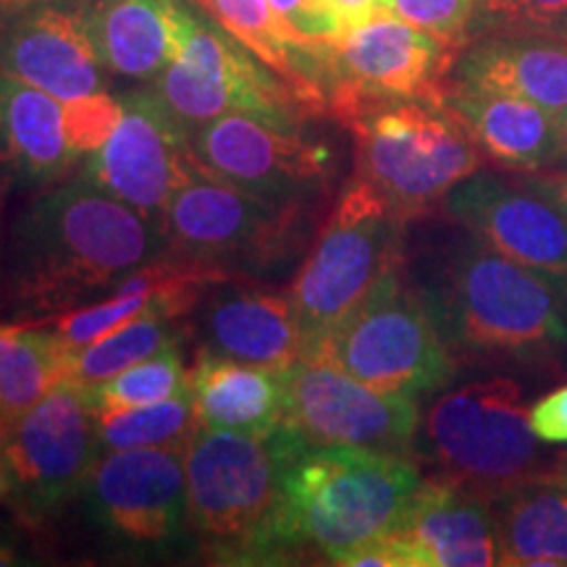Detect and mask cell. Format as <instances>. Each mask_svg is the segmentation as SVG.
Listing matches in <instances>:
<instances>
[{"instance_id": "obj_41", "label": "cell", "mask_w": 567, "mask_h": 567, "mask_svg": "<svg viewBox=\"0 0 567 567\" xmlns=\"http://www.w3.org/2000/svg\"><path fill=\"white\" fill-rule=\"evenodd\" d=\"M11 494V481H9V473H6V467L0 465V496Z\"/></svg>"}, {"instance_id": "obj_37", "label": "cell", "mask_w": 567, "mask_h": 567, "mask_svg": "<svg viewBox=\"0 0 567 567\" xmlns=\"http://www.w3.org/2000/svg\"><path fill=\"white\" fill-rule=\"evenodd\" d=\"M329 3L339 17L344 34L371 21L373 17H379V13L389 11V0H329Z\"/></svg>"}, {"instance_id": "obj_27", "label": "cell", "mask_w": 567, "mask_h": 567, "mask_svg": "<svg viewBox=\"0 0 567 567\" xmlns=\"http://www.w3.org/2000/svg\"><path fill=\"white\" fill-rule=\"evenodd\" d=\"M213 19L239 40L255 59L268 63L302 103L326 97L329 84V48H302L284 32L268 0H200Z\"/></svg>"}, {"instance_id": "obj_9", "label": "cell", "mask_w": 567, "mask_h": 567, "mask_svg": "<svg viewBox=\"0 0 567 567\" xmlns=\"http://www.w3.org/2000/svg\"><path fill=\"white\" fill-rule=\"evenodd\" d=\"M308 358L342 368L379 392L413 400L444 389L457 371L455 352L423 295L408 287L402 266Z\"/></svg>"}, {"instance_id": "obj_45", "label": "cell", "mask_w": 567, "mask_h": 567, "mask_svg": "<svg viewBox=\"0 0 567 567\" xmlns=\"http://www.w3.org/2000/svg\"><path fill=\"white\" fill-rule=\"evenodd\" d=\"M0 260H3V237H0Z\"/></svg>"}, {"instance_id": "obj_30", "label": "cell", "mask_w": 567, "mask_h": 567, "mask_svg": "<svg viewBox=\"0 0 567 567\" xmlns=\"http://www.w3.org/2000/svg\"><path fill=\"white\" fill-rule=\"evenodd\" d=\"M97 444L103 452L142 446H187L200 425L193 389L151 405L95 413Z\"/></svg>"}, {"instance_id": "obj_38", "label": "cell", "mask_w": 567, "mask_h": 567, "mask_svg": "<svg viewBox=\"0 0 567 567\" xmlns=\"http://www.w3.org/2000/svg\"><path fill=\"white\" fill-rule=\"evenodd\" d=\"M528 189H534L536 195H542L544 200H549L555 208H559L567 216V174L565 172H530L528 179H523Z\"/></svg>"}, {"instance_id": "obj_21", "label": "cell", "mask_w": 567, "mask_h": 567, "mask_svg": "<svg viewBox=\"0 0 567 567\" xmlns=\"http://www.w3.org/2000/svg\"><path fill=\"white\" fill-rule=\"evenodd\" d=\"M203 350L284 373L302 358V329L292 297L229 287L200 316Z\"/></svg>"}, {"instance_id": "obj_43", "label": "cell", "mask_w": 567, "mask_h": 567, "mask_svg": "<svg viewBox=\"0 0 567 567\" xmlns=\"http://www.w3.org/2000/svg\"><path fill=\"white\" fill-rule=\"evenodd\" d=\"M3 6H32L38 3V0H0Z\"/></svg>"}, {"instance_id": "obj_20", "label": "cell", "mask_w": 567, "mask_h": 567, "mask_svg": "<svg viewBox=\"0 0 567 567\" xmlns=\"http://www.w3.org/2000/svg\"><path fill=\"white\" fill-rule=\"evenodd\" d=\"M80 155L63 132V103L0 69V195L40 193Z\"/></svg>"}, {"instance_id": "obj_10", "label": "cell", "mask_w": 567, "mask_h": 567, "mask_svg": "<svg viewBox=\"0 0 567 567\" xmlns=\"http://www.w3.org/2000/svg\"><path fill=\"white\" fill-rule=\"evenodd\" d=\"M101 457L95 413L82 386L61 381L13 417L0 444V465L24 517H51L84 492Z\"/></svg>"}, {"instance_id": "obj_18", "label": "cell", "mask_w": 567, "mask_h": 567, "mask_svg": "<svg viewBox=\"0 0 567 567\" xmlns=\"http://www.w3.org/2000/svg\"><path fill=\"white\" fill-rule=\"evenodd\" d=\"M0 69L66 103L101 92L105 66L82 13L45 6L0 24Z\"/></svg>"}, {"instance_id": "obj_1", "label": "cell", "mask_w": 567, "mask_h": 567, "mask_svg": "<svg viewBox=\"0 0 567 567\" xmlns=\"http://www.w3.org/2000/svg\"><path fill=\"white\" fill-rule=\"evenodd\" d=\"M168 258L158 224L90 179L40 189L13 218L0 260V308L21 316L105 297L140 268Z\"/></svg>"}, {"instance_id": "obj_22", "label": "cell", "mask_w": 567, "mask_h": 567, "mask_svg": "<svg viewBox=\"0 0 567 567\" xmlns=\"http://www.w3.org/2000/svg\"><path fill=\"white\" fill-rule=\"evenodd\" d=\"M455 84L523 97L559 116L567 109V34L509 32L481 40L457 61Z\"/></svg>"}, {"instance_id": "obj_19", "label": "cell", "mask_w": 567, "mask_h": 567, "mask_svg": "<svg viewBox=\"0 0 567 567\" xmlns=\"http://www.w3.org/2000/svg\"><path fill=\"white\" fill-rule=\"evenodd\" d=\"M386 536L402 551L405 567L499 565L492 502L436 478H423L400 526Z\"/></svg>"}, {"instance_id": "obj_4", "label": "cell", "mask_w": 567, "mask_h": 567, "mask_svg": "<svg viewBox=\"0 0 567 567\" xmlns=\"http://www.w3.org/2000/svg\"><path fill=\"white\" fill-rule=\"evenodd\" d=\"M295 431L243 434L197 425L184 452L187 526L210 555L234 565L284 563L279 505Z\"/></svg>"}, {"instance_id": "obj_17", "label": "cell", "mask_w": 567, "mask_h": 567, "mask_svg": "<svg viewBox=\"0 0 567 567\" xmlns=\"http://www.w3.org/2000/svg\"><path fill=\"white\" fill-rule=\"evenodd\" d=\"M444 213L515 264L567 279V216L523 182L476 172L444 197Z\"/></svg>"}, {"instance_id": "obj_44", "label": "cell", "mask_w": 567, "mask_h": 567, "mask_svg": "<svg viewBox=\"0 0 567 567\" xmlns=\"http://www.w3.org/2000/svg\"><path fill=\"white\" fill-rule=\"evenodd\" d=\"M6 429H9V421H6V417H3V413H0V444H3Z\"/></svg>"}, {"instance_id": "obj_7", "label": "cell", "mask_w": 567, "mask_h": 567, "mask_svg": "<svg viewBox=\"0 0 567 567\" xmlns=\"http://www.w3.org/2000/svg\"><path fill=\"white\" fill-rule=\"evenodd\" d=\"M313 200H268L213 179L200 166L166 210L168 255L229 276L289 266L313 226Z\"/></svg>"}, {"instance_id": "obj_24", "label": "cell", "mask_w": 567, "mask_h": 567, "mask_svg": "<svg viewBox=\"0 0 567 567\" xmlns=\"http://www.w3.org/2000/svg\"><path fill=\"white\" fill-rule=\"evenodd\" d=\"M444 101L463 118L481 155L509 172H538L557 161V116L542 105L452 84Z\"/></svg>"}, {"instance_id": "obj_13", "label": "cell", "mask_w": 567, "mask_h": 567, "mask_svg": "<svg viewBox=\"0 0 567 567\" xmlns=\"http://www.w3.org/2000/svg\"><path fill=\"white\" fill-rule=\"evenodd\" d=\"M457 45L379 13L329 51V92L347 122L365 105L442 97V76Z\"/></svg>"}, {"instance_id": "obj_46", "label": "cell", "mask_w": 567, "mask_h": 567, "mask_svg": "<svg viewBox=\"0 0 567 567\" xmlns=\"http://www.w3.org/2000/svg\"><path fill=\"white\" fill-rule=\"evenodd\" d=\"M565 34H567V27H565Z\"/></svg>"}, {"instance_id": "obj_34", "label": "cell", "mask_w": 567, "mask_h": 567, "mask_svg": "<svg viewBox=\"0 0 567 567\" xmlns=\"http://www.w3.org/2000/svg\"><path fill=\"white\" fill-rule=\"evenodd\" d=\"M284 32L302 48H331L344 38L329 0H268Z\"/></svg>"}, {"instance_id": "obj_36", "label": "cell", "mask_w": 567, "mask_h": 567, "mask_svg": "<svg viewBox=\"0 0 567 567\" xmlns=\"http://www.w3.org/2000/svg\"><path fill=\"white\" fill-rule=\"evenodd\" d=\"M536 436L547 444H567V384L542 396L528 410Z\"/></svg>"}, {"instance_id": "obj_35", "label": "cell", "mask_w": 567, "mask_h": 567, "mask_svg": "<svg viewBox=\"0 0 567 567\" xmlns=\"http://www.w3.org/2000/svg\"><path fill=\"white\" fill-rule=\"evenodd\" d=\"M567 27V0H502L473 34L494 32H559Z\"/></svg>"}, {"instance_id": "obj_23", "label": "cell", "mask_w": 567, "mask_h": 567, "mask_svg": "<svg viewBox=\"0 0 567 567\" xmlns=\"http://www.w3.org/2000/svg\"><path fill=\"white\" fill-rule=\"evenodd\" d=\"M193 17L179 0H95L82 21L105 69L155 80L179 51Z\"/></svg>"}, {"instance_id": "obj_15", "label": "cell", "mask_w": 567, "mask_h": 567, "mask_svg": "<svg viewBox=\"0 0 567 567\" xmlns=\"http://www.w3.org/2000/svg\"><path fill=\"white\" fill-rule=\"evenodd\" d=\"M189 142L205 174L268 200H313L326 182L329 153L305 140L297 122L224 113Z\"/></svg>"}, {"instance_id": "obj_31", "label": "cell", "mask_w": 567, "mask_h": 567, "mask_svg": "<svg viewBox=\"0 0 567 567\" xmlns=\"http://www.w3.org/2000/svg\"><path fill=\"white\" fill-rule=\"evenodd\" d=\"M84 389V386H82ZM189 389V373L184 371L179 344H168L151 358L140 360L124 371H118L101 384L87 386L92 413H111V410H126L151 405V402L168 400Z\"/></svg>"}, {"instance_id": "obj_42", "label": "cell", "mask_w": 567, "mask_h": 567, "mask_svg": "<svg viewBox=\"0 0 567 567\" xmlns=\"http://www.w3.org/2000/svg\"><path fill=\"white\" fill-rule=\"evenodd\" d=\"M13 563H17V557H13V551L6 549V547H0V567H3V565H13Z\"/></svg>"}, {"instance_id": "obj_40", "label": "cell", "mask_w": 567, "mask_h": 567, "mask_svg": "<svg viewBox=\"0 0 567 567\" xmlns=\"http://www.w3.org/2000/svg\"><path fill=\"white\" fill-rule=\"evenodd\" d=\"M557 134H559V153H557V161L567 163V109L557 116Z\"/></svg>"}, {"instance_id": "obj_11", "label": "cell", "mask_w": 567, "mask_h": 567, "mask_svg": "<svg viewBox=\"0 0 567 567\" xmlns=\"http://www.w3.org/2000/svg\"><path fill=\"white\" fill-rule=\"evenodd\" d=\"M155 97L189 134L224 113L297 122V92L250 59L229 32L195 13L179 51L155 76Z\"/></svg>"}, {"instance_id": "obj_2", "label": "cell", "mask_w": 567, "mask_h": 567, "mask_svg": "<svg viewBox=\"0 0 567 567\" xmlns=\"http://www.w3.org/2000/svg\"><path fill=\"white\" fill-rule=\"evenodd\" d=\"M417 292L452 352L530 363L567 350V279L515 264L473 234Z\"/></svg>"}, {"instance_id": "obj_5", "label": "cell", "mask_w": 567, "mask_h": 567, "mask_svg": "<svg viewBox=\"0 0 567 567\" xmlns=\"http://www.w3.org/2000/svg\"><path fill=\"white\" fill-rule=\"evenodd\" d=\"M358 137V176L413 221L478 172L476 140L442 97L365 105L347 122Z\"/></svg>"}, {"instance_id": "obj_14", "label": "cell", "mask_w": 567, "mask_h": 567, "mask_svg": "<svg viewBox=\"0 0 567 567\" xmlns=\"http://www.w3.org/2000/svg\"><path fill=\"white\" fill-rule=\"evenodd\" d=\"M122 105L116 130L87 155L82 176L163 229L172 197L197 172L193 134L153 90L132 92Z\"/></svg>"}, {"instance_id": "obj_26", "label": "cell", "mask_w": 567, "mask_h": 567, "mask_svg": "<svg viewBox=\"0 0 567 567\" xmlns=\"http://www.w3.org/2000/svg\"><path fill=\"white\" fill-rule=\"evenodd\" d=\"M492 507L499 565H567V467L520 481L492 499Z\"/></svg>"}, {"instance_id": "obj_6", "label": "cell", "mask_w": 567, "mask_h": 567, "mask_svg": "<svg viewBox=\"0 0 567 567\" xmlns=\"http://www.w3.org/2000/svg\"><path fill=\"white\" fill-rule=\"evenodd\" d=\"M421 434L434 478L488 502L555 471L513 379L476 381L442 394L425 413Z\"/></svg>"}, {"instance_id": "obj_33", "label": "cell", "mask_w": 567, "mask_h": 567, "mask_svg": "<svg viewBox=\"0 0 567 567\" xmlns=\"http://www.w3.org/2000/svg\"><path fill=\"white\" fill-rule=\"evenodd\" d=\"M389 11L417 30L460 48L471 30L476 0H389Z\"/></svg>"}, {"instance_id": "obj_28", "label": "cell", "mask_w": 567, "mask_h": 567, "mask_svg": "<svg viewBox=\"0 0 567 567\" xmlns=\"http://www.w3.org/2000/svg\"><path fill=\"white\" fill-rule=\"evenodd\" d=\"M69 347L55 329L0 323V413L13 421L66 379Z\"/></svg>"}, {"instance_id": "obj_16", "label": "cell", "mask_w": 567, "mask_h": 567, "mask_svg": "<svg viewBox=\"0 0 567 567\" xmlns=\"http://www.w3.org/2000/svg\"><path fill=\"white\" fill-rule=\"evenodd\" d=\"M187 446L103 452L84 484L92 520L132 547H166L187 523Z\"/></svg>"}, {"instance_id": "obj_39", "label": "cell", "mask_w": 567, "mask_h": 567, "mask_svg": "<svg viewBox=\"0 0 567 567\" xmlns=\"http://www.w3.org/2000/svg\"><path fill=\"white\" fill-rule=\"evenodd\" d=\"M502 0H476V11H473V19H471V30H467V38H471L473 32L478 30L481 24H484V21L492 17L494 13V9L496 6H499Z\"/></svg>"}, {"instance_id": "obj_32", "label": "cell", "mask_w": 567, "mask_h": 567, "mask_svg": "<svg viewBox=\"0 0 567 567\" xmlns=\"http://www.w3.org/2000/svg\"><path fill=\"white\" fill-rule=\"evenodd\" d=\"M122 101L109 92H92L63 103V132L76 155H90L103 145L122 118Z\"/></svg>"}, {"instance_id": "obj_8", "label": "cell", "mask_w": 567, "mask_h": 567, "mask_svg": "<svg viewBox=\"0 0 567 567\" xmlns=\"http://www.w3.org/2000/svg\"><path fill=\"white\" fill-rule=\"evenodd\" d=\"M402 229L405 221L363 176L347 184L289 287L302 329V358L402 266Z\"/></svg>"}, {"instance_id": "obj_29", "label": "cell", "mask_w": 567, "mask_h": 567, "mask_svg": "<svg viewBox=\"0 0 567 567\" xmlns=\"http://www.w3.org/2000/svg\"><path fill=\"white\" fill-rule=\"evenodd\" d=\"M176 318L166 316H142L134 321L118 326L116 331L97 339V342L84 344L80 350H69L66 379L76 386H95L111 379L124 368L140 360L151 358L163 347L179 344V326Z\"/></svg>"}, {"instance_id": "obj_25", "label": "cell", "mask_w": 567, "mask_h": 567, "mask_svg": "<svg viewBox=\"0 0 567 567\" xmlns=\"http://www.w3.org/2000/svg\"><path fill=\"white\" fill-rule=\"evenodd\" d=\"M197 415L208 429L271 434L284 423V381L279 371L197 352L189 373Z\"/></svg>"}, {"instance_id": "obj_12", "label": "cell", "mask_w": 567, "mask_h": 567, "mask_svg": "<svg viewBox=\"0 0 567 567\" xmlns=\"http://www.w3.org/2000/svg\"><path fill=\"white\" fill-rule=\"evenodd\" d=\"M284 423L308 444H342L408 457L421 413L413 396L386 394L323 360L300 358L281 373Z\"/></svg>"}, {"instance_id": "obj_3", "label": "cell", "mask_w": 567, "mask_h": 567, "mask_svg": "<svg viewBox=\"0 0 567 567\" xmlns=\"http://www.w3.org/2000/svg\"><path fill=\"white\" fill-rule=\"evenodd\" d=\"M423 484L410 457L295 434L284 460L279 542L284 559L316 549L342 565L350 551L392 534Z\"/></svg>"}]
</instances>
